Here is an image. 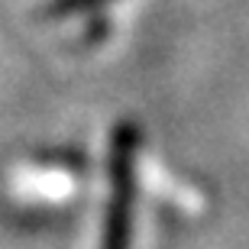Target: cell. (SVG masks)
I'll list each match as a JSON object with an SVG mask.
<instances>
[{"label":"cell","mask_w":249,"mask_h":249,"mask_svg":"<svg viewBox=\"0 0 249 249\" xmlns=\"http://www.w3.org/2000/svg\"><path fill=\"white\" fill-rule=\"evenodd\" d=\"M133 156H136V129L120 126L110 152V204L104 223L101 249H129V217H133Z\"/></svg>","instance_id":"cell-1"},{"label":"cell","mask_w":249,"mask_h":249,"mask_svg":"<svg viewBox=\"0 0 249 249\" xmlns=\"http://www.w3.org/2000/svg\"><path fill=\"white\" fill-rule=\"evenodd\" d=\"M97 3H107V0H52V3H46L42 17H46V19H62V17H71V13H78V10L97 7Z\"/></svg>","instance_id":"cell-2"}]
</instances>
